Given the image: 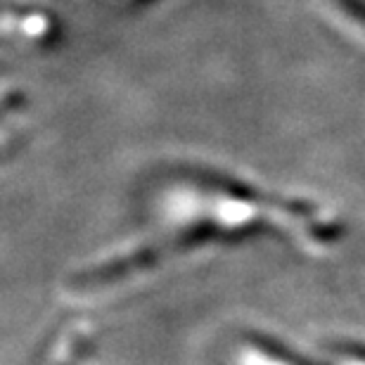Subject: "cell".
<instances>
[{
  "instance_id": "cell-1",
  "label": "cell",
  "mask_w": 365,
  "mask_h": 365,
  "mask_svg": "<svg viewBox=\"0 0 365 365\" xmlns=\"http://www.w3.org/2000/svg\"><path fill=\"white\" fill-rule=\"evenodd\" d=\"M334 3L339 5V10H344L346 14H351V17L359 21V24L365 26V3H363V0H334Z\"/></svg>"
}]
</instances>
